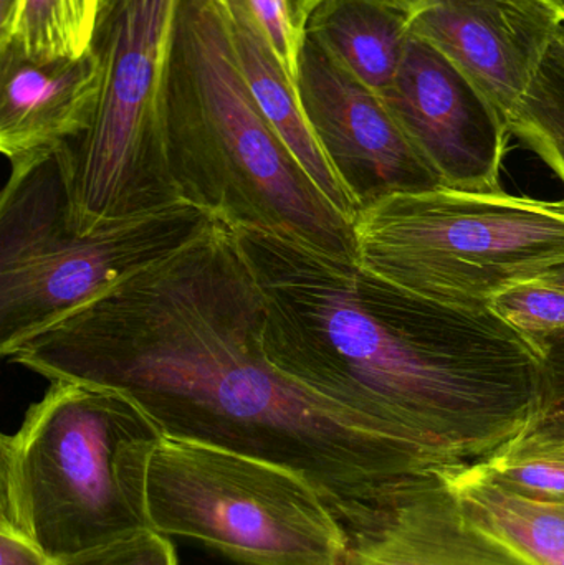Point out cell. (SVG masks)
I'll use <instances>...</instances> for the list:
<instances>
[{
  "label": "cell",
  "mask_w": 564,
  "mask_h": 565,
  "mask_svg": "<svg viewBox=\"0 0 564 565\" xmlns=\"http://www.w3.org/2000/svg\"><path fill=\"white\" fill-rule=\"evenodd\" d=\"M510 135L525 142L564 182V42L552 43L513 111ZM564 201V199H563Z\"/></svg>",
  "instance_id": "cell-18"
},
{
  "label": "cell",
  "mask_w": 564,
  "mask_h": 565,
  "mask_svg": "<svg viewBox=\"0 0 564 565\" xmlns=\"http://www.w3.org/2000/svg\"><path fill=\"white\" fill-rule=\"evenodd\" d=\"M244 17L270 46L285 72L297 82L298 62L307 40L308 0H217Z\"/></svg>",
  "instance_id": "cell-19"
},
{
  "label": "cell",
  "mask_w": 564,
  "mask_h": 565,
  "mask_svg": "<svg viewBox=\"0 0 564 565\" xmlns=\"http://www.w3.org/2000/svg\"><path fill=\"white\" fill-rule=\"evenodd\" d=\"M0 65V151L10 166L6 185H15L88 131L102 60L93 46L78 58L50 62L3 46Z\"/></svg>",
  "instance_id": "cell-12"
},
{
  "label": "cell",
  "mask_w": 564,
  "mask_h": 565,
  "mask_svg": "<svg viewBox=\"0 0 564 565\" xmlns=\"http://www.w3.org/2000/svg\"><path fill=\"white\" fill-rule=\"evenodd\" d=\"M178 0H103L93 49L103 82L92 125L55 162L73 232L178 202L166 154L164 73Z\"/></svg>",
  "instance_id": "cell-6"
},
{
  "label": "cell",
  "mask_w": 564,
  "mask_h": 565,
  "mask_svg": "<svg viewBox=\"0 0 564 565\" xmlns=\"http://www.w3.org/2000/svg\"><path fill=\"white\" fill-rule=\"evenodd\" d=\"M235 235L264 299L265 352L288 377L446 478L532 430L542 394L535 339L291 238Z\"/></svg>",
  "instance_id": "cell-2"
},
{
  "label": "cell",
  "mask_w": 564,
  "mask_h": 565,
  "mask_svg": "<svg viewBox=\"0 0 564 565\" xmlns=\"http://www.w3.org/2000/svg\"><path fill=\"white\" fill-rule=\"evenodd\" d=\"M222 10L227 17L238 65L258 108L334 207L353 222L358 214L357 207L338 181L311 131L298 96L297 82L285 72L270 46L244 17L228 12L224 7Z\"/></svg>",
  "instance_id": "cell-15"
},
{
  "label": "cell",
  "mask_w": 564,
  "mask_h": 565,
  "mask_svg": "<svg viewBox=\"0 0 564 565\" xmlns=\"http://www.w3.org/2000/svg\"><path fill=\"white\" fill-rule=\"evenodd\" d=\"M103 0H17L15 17L0 49L29 58H78L93 46Z\"/></svg>",
  "instance_id": "cell-17"
},
{
  "label": "cell",
  "mask_w": 564,
  "mask_h": 565,
  "mask_svg": "<svg viewBox=\"0 0 564 565\" xmlns=\"http://www.w3.org/2000/svg\"><path fill=\"white\" fill-rule=\"evenodd\" d=\"M489 311L523 334L535 338L564 329V289L539 278L506 289Z\"/></svg>",
  "instance_id": "cell-21"
},
{
  "label": "cell",
  "mask_w": 564,
  "mask_h": 565,
  "mask_svg": "<svg viewBox=\"0 0 564 565\" xmlns=\"http://www.w3.org/2000/svg\"><path fill=\"white\" fill-rule=\"evenodd\" d=\"M50 564L52 559L25 534L9 526H0V565Z\"/></svg>",
  "instance_id": "cell-24"
},
{
  "label": "cell",
  "mask_w": 564,
  "mask_h": 565,
  "mask_svg": "<svg viewBox=\"0 0 564 565\" xmlns=\"http://www.w3.org/2000/svg\"><path fill=\"white\" fill-rule=\"evenodd\" d=\"M162 437L121 392L50 382L0 440V526L52 561L152 530L146 481Z\"/></svg>",
  "instance_id": "cell-4"
},
{
  "label": "cell",
  "mask_w": 564,
  "mask_h": 565,
  "mask_svg": "<svg viewBox=\"0 0 564 565\" xmlns=\"http://www.w3.org/2000/svg\"><path fill=\"white\" fill-rule=\"evenodd\" d=\"M320 2V0H308V3H310V9H313L315 3Z\"/></svg>",
  "instance_id": "cell-30"
},
{
  "label": "cell",
  "mask_w": 564,
  "mask_h": 565,
  "mask_svg": "<svg viewBox=\"0 0 564 565\" xmlns=\"http://www.w3.org/2000/svg\"><path fill=\"white\" fill-rule=\"evenodd\" d=\"M560 36H562V40L564 42V23H563V26H562V32H560Z\"/></svg>",
  "instance_id": "cell-31"
},
{
  "label": "cell",
  "mask_w": 564,
  "mask_h": 565,
  "mask_svg": "<svg viewBox=\"0 0 564 565\" xmlns=\"http://www.w3.org/2000/svg\"><path fill=\"white\" fill-rule=\"evenodd\" d=\"M532 565H564V553L539 557L533 561Z\"/></svg>",
  "instance_id": "cell-28"
},
{
  "label": "cell",
  "mask_w": 564,
  "mask_h": 565,
  "mask_svg": "<svg viewBox=\"0 0 564 565\" xmlns=\"http://www.w3.org/2000/svg\"><path fill=\"white\" fill-rule=\"evenodd\" d=\"M542 280L552 282V285L564 289V265L563 267L556 268V270L550 271V274L543 275Z\"/></svg>",
  "instance_id": "cell-27"
},
{
  "label": "cell",
  "mask_w": 564,
  "mask_h": 565,
  "mask_svg": "<svg viewBox=\"0 0 564 565\" xmlns=\"http://www.w3.org/2000/svg\"><path fill=\"white\" fill-rule=\"evenodd\" d=\"M529 440L536 441V444L543 445V447L552 448V450L562 451L564 454V437L556 438H539V437H525Z\"/></svg>",
  "instance_id": "cell-25"
},
{
  "label": "cell",
  "mask_w": 564,
  "mask_h": 565,
  "mask_svg": "<svg viewBox=\"0 0 564 565\" xmlns=\"http://www.w3.org/2000/svg\"><path fill=\"white\" fill-rule=\"evenodd\" d=\"M166 154L179 201L234 231L357 262L353 222L258 108L217 0H178L164 73Z\"/></svg>",
  "instance_id": "cell-3"
},
{
  "label": "cell",
  "mask_w": 564,
  "mask_h": 565,
  "mask_svg": "<svg viewBox=\"0 0 564 565\" xmlns=\"http://www.w3.org/2000/svg\"><path fill=\"white\" fill-rule=\"evenodd\" d=\"M507 487L539 497L564 498V454L522 438L500 455L480 463Z\"/></svg>",
  "instance_id": "cell-20"
},
{
  "label": "cell",
  "mask_w": 564,
  "mask_h": 565,
  "mask_svg": "<svg viewBox=\"0 0 564 565\" xmlns=\"http://www.w3.org/2000/svg\"><path fill=\"white\" fill-rule=\"evenodd\" d=\"M357 262L404 291L462 311L564 265V201L440 188L387 195L353 221Z\"/></svg>",
  "instance_id": "cell-5"
},
{
  "label": "cell",
  "mask_w": 564,
  "mask_h": 565,
  "mask_svg": "<svg viewBox=\"0 0 564 565\" xmlns=\"http://www.w3.org/2000/svg\"><path fill=\"white\" fill-rule=\"evenodd\" d=\"M50 565H178V559L168 536L155 530H145L113 543L52 561Z\"/></svg>",
  "instance_id": "cell-23"
},
{
  "label": "cell",
  "mask_w": 564,
  "mask_h": 565,
  "mask_svg": "<svg viewBox=\"0 0 564 565\" xmlns=\"http://www.w3.org/2000/svg\"><path fill=\"white\" fill-rule=\"evenodd\" d=\"M533 339L542 355V394L526 437H564V329Z\"/></svg>",
  "instance_id": "cell-22"
},
{
  "label": "cell",
  "mask_w": 564,
  "mask_h": 565,
  "mask_svg": "<svg viewBox=\"0 0 564 565\" xmlns=\"http://www.w3.org/2000/svg\"><path fill=\"white\" fill-rule=\"evenodd\" d=\"M343 565H532L477 526L443 478L401 491L350 540Z\"/></svg>",
  "instance_id": "cell-13"
},
{
  "label": "cell",
  "mask_w": 564,
  "mask_h": 565,
  "mask_svg": "<svg viewBox=\"0 0 564 565\" xmlns=\"http://www.w3.org/2000/svg\"><path fill=\"white\" fill-rule=\"evenodd\" d=\"M563 23L552 0H426L413 35L453 60L509 125Z\"/></svg>",
  "instance_id": "cell-11"
},
{
  "label": "cell",
  "mask_w": 564,
  "mask_h": 565,
  "mask_svg": "<svg viewBox=\"0 0 564 565\" xmlns=\"http://www.w3.org/2000/svg\"><path fill=\"white\" fill-rule=\"evenodd\" d=\"M151 527L248 565H343L350 537L310 483L275 465L162 437L146 481Z\"/></svg>",
  "instance_id": "cell-7"
},
{
  "label": "cell",
  "mask_w": 564,
  "mask_h": 565,
  "mask_svg": "<svg viewBox=\"0 0 564 565\" xmlns=\"http://www.w3.org/2000/svg\"><path fill=\"white\" fill-rule=\"evenodd\" d=\"M446 484L477 526L526 563L564 553V498L507 487L480 465L447 478Z\"/></svg>",
  "instance_id": "cell-16"
},
{
  "label": "cell",
  "mask_w": 564,
  "mask_h": 565,
  "mask_svg": "<svg viewBox=\"0 0 564 565\" xmlns=\"http://www.w3.org/2000/svg\"><path fill=\"white\" fill-rule=\"evenodd\" d=\"M380 96L443 185L464 191L502 189L509 125L440 50L411 36L393 85Z\"/></svg>",
  "instance_id": "cell-10"
},
{
  "label": "cell",
  "mask_w": 564,
  "mask_h": 565,
  "mask_svg": "<svg viewBox=\"0 0 564 565\" xmlns=\"http://www.w3.org/2000/svg\"><path fill=\"white\" fill-rule=\"evenodd\" d=\"M212 218L184 201L79 234L55 159L0 199V352L99 289L184 247Z\"/></svg>",
  "instance_id": "cell-8"
},
{
  "label": "cell",
  "mask_w": 564,
  "mask_h": 565,
  "mask_svg": "<svg viewBox=\"0 0 564 565\" xmlns=\"http://www.w3.org/2000/svg\"><path fill=\"white\" fill-rule=\"evenodd\" d=\"M264 299L234 228L212 221L168 257L99 289L3 358L46 381L121 392L164 437L304 478L348 537L434 473L265 352Z\"/></svg>",
  "instance_id": "cell-1"
},
{
  "label": "cell",
  "mask_w": 564,
  "mask_h": 565,
  "mask_svg": "<svg viewBox=\"0 0 564 565\" xmlns=\"http://www.w3.org/2000/svg\"><path fill=\"white\" fill-rule=\"evenodd\" d=\"M297 89L311 131L357 212L387 195L443 185L383 98L308 36Z\"/></svg>",
  "instance_id": "cell-9"
},
{
  "label": "cell",
  "mask_w": 564,
  "mask_h": 565,
  "mask_svg": "<svg viewBox=\"0 0 564 565\" xmlns=\"http://www.w3.org/2000/svg\"><path fill=\"white\" fill-rule=\"evenodd\" d=\"M413 17L390 0H320L308 15L307 36L383 95L406 55Z\"/></svg>",
  "instance_id": "cell-14"
},
{
  "label": "cell",
  "mask_w": 564,
  "mask_h": 565,
  "mask_svg": "<svg viewBox=\"0 0 564 565\" xmlns=\"http://www.w3.org/2000/svg\"><path fill=\"white\" fill-rule=\"evenodd\" d=\"M394 6L401 7V9L407 10V12L416 13L421 7L426 3V0H390Z\"/></svg>",
  "instance_id": "cell-26"
},
{
  "label": "cell",
  "mask_w": 564,
  "mask_h": 565,
  "mask_svg": "<svg viewBox=\"0 0 564 565\" xmlns=\"http://www.w3.org/2000/svg\"><path fill=\"white\" fill-rule=\"evenodd\" d=\"M552 2L555 3L556 9H558L564 17V0H552Z\"/></svg>",
  "instance_id": "cell-29"
}]
</instances>
